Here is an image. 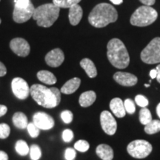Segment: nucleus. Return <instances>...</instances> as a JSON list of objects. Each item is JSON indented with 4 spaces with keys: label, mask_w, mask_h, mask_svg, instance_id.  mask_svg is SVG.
I'll return each mask as SVG.
<instances>
[{
    "label": "nucleus",
    "mask_w": 160,
    "mask_h": 160,
    "mask_svg": "<svg viewBox=\"0 0 160 160\" xmlns=\"http://www.w3.org/2000/svg\"><path fill=\"white\" fill-rule=\"evenodd\" d=\"M31 95L38 105L45 108H53L61 102V91L57 88H47L35 84L31 87Z\"/></svg>",
    "instance_id": "nucleus-1"
},
{
    "label": "nucleus",
    "mask_w": 160,
    "mask_h": 160,
    "mask_svg": "<svg viewBox=\"0 0 160 160\" xmlns=\"http://www.w3.org/2000/svg\"><path fill=\"white\" fill-rule=\"evenodd\" d=\"M118 19V13L113 5L100 3L96 5L88 16V22L95 28H104Z\"/></svg>",
    "instance_id": "nucleus-2"
},
{
    "label": "nucleus",
    "mask_w": 160,
    "mask_h": 160,
    "mask_svg": "<svg viewBox=\"0 0 160 160\" xmlns=\"http://www.w3.org/2000/svg\"><path fill=\"white\" fill-rule=\"evenodd\" d=\"M107 56L113 66L119 69H124L130 63L128 52L124 43L119 39H112L107 45Z\"/></svg>",
    "instance_id": "nucleus-3"
},
{
    "label": "nucleus",
    "mask_w": 160,
    "mask_h": 160,
    "mask_svg": "<svg viewBox=\"0 0 160 160\" xmlns=\"http://www.w3.org/2000/svg\"><path fill=\"white\" fill-rule=\"evenodd\" d=\"M60 8L53 3L44 4L35 8L33 19L40 27L49 28L53 25L59 16Z\"/></svg>",
    "instance_id": "nucleus-4"
},
{
    "label": "nucleus",
    "mask_w": 160,
    "mask_h": 160,
    "mask_svg": "<svg viewBox=\"0 0 160 160\" xmlns=\"http://www.w3.org/2000/svg\"><path fill=\"white\" fill-rule=\"evenodd\" d=\"M157 17V11L151 6H141L132 14L130 22L133 26L145 27L154 22Z\"/></svg>",
    "instance_id": "nucleus-5"
},
{
    "label": "nucleus",
    "mask_w": 160,
    "mask_h": 160,
    "mask_svg": "<svg viewBox=\"0 0 160 160\" xmlns=\"http://www.w3.org/2000/svg\"><path fill=\"white\" fill-rule=\"evenodd\" d=\"M35 8L31 0H15L13 19L17 23H24L33 17Z\"/></svg>",
    "instance_id": "nucleus-6"
},
{
    "label": "nucleus",
    "mask_w": 160,
    "mask_h": 160,
    "mask_svg": "<svg viewBox=\"0 0 160 160\" xmlns=\"http://www.w3.org/2000/svg\"><path fill=\"white\" fill-rule=\"evenodd\" d=\"M141 59L146 64L160 63V37L151 41L141 53Z\"/></svg>",
    "instance_id": "nucleus-7"
},
{
    "label": "nucleus",
    "mask_w": 160,
    "mask_h": 160,
    "mask_svg": "<svg viewBox=\"0 0 160 160\" xmlns=\"http://www.w3.org/2000/svg\"><path fill=\"white\" fill-rule=\"evenodd\" d=\"M153 148L151 144L142 139H137L131 142L127 147L128 153L131 157L137 159H144L149 156Z\"/></svg>",
    "instance_id": "nucleus-8"
},
{
    "label": "nucleus",
    "mask_w": 160,
    "mask_h": 160,
    "mask_svg": "<svg viewBox=\"0 0 160 160\" xmlns=\"http://www.w3.org/2000/svg\"><path fill=\"white\" fill-rule=\"evenodd\" d=\"M11 88L13 94L19 99H26L31 94V88L22 78L16 77L12 80Z\"/></svg>",
    "instance_id": "nucleus-9"
},
{
    "label": "nucleus",
    "mask_w": 160,
    "mask_h": 160,
    "mask_svg": "<svg viewBox=\"0 0 160 160\" xmlns=\"http://www.w3.org/2000/svg\"><path fill=\"white\" fill-rule=\"evenodd\" d=\"M100 123L103 131L108 135H113L117 131V121L109 111H104L102 112L100 114Z\"/></svg>",
    "instance_id": "nucleus-10"
},
{
    "label": "nucleus",
    "mask_w": 160,
    "mask_h": 160,
    "mask_svg": "<svg viewBox=\"0 0 160 160\" xmlns=\"http://www.w3.org/2000/svg\"><path fill=\"white\" fill-rule=\"evenodd\" d=\"M10 48L11 51L21 57H25L29 55L31 47L29 43L22 38H15L10 42Z\"/></svg>",
    "instance_id": "nucleus-11"
},
{
    "label": "nucleus",
    "mask_w": 160,
    "mask_h": 160,
    "mask_svg": "<svg viewBox=\"0 0 160 160\" xmlns=\"http://www.w3.org/2000/svg\"><path fill=\"white\" fill-rule=\"evenodd\" d=\"M33 121L40 130L48 131L53 128L54 126V120L53 117L45 112L36 113L33 117Z\"/></svg>",
    "instance_id": "nucleus-12"
},
{
    "label": "nucleus",
    "mask_w": 160,
    "mask_h": 160,
    "mask_svg": "<svg viewBox=\"0 0 160 160\" xmlns=\"http://www.w3.org/2000/svg\"><path fill=\"white\" fill-rule=\"evenodd\" d=\"M65 60V55L60 48L52 50L45 56V62L47 65L52 68L59 67Z\"/></svg>",
    "instance_id": "nucleus-13"
},
{
    "label": "nucleus",
    "mask_w": 160,
    "mask_h": 160,
    "mask_svg": "<svg viewBox=\"0 0 160 160\" xmlns=\"http://www.w3.org/2000/svg\"><path fill=\"white\" fill-rule=\"evenodd\" d=\"M113 79L119 85L126 87H131L137 83L138 79L135 75L126 72H117L113 75Z\"/></svg>",
    "instance_id": "nucleus-14"
},
{
    "label": "nucleus",
    "mask_w": 160,
    "mask_h": 160,
    "mask_svg": "<svg viewBox=\"0 0 160 160\" xmlns=\"http://www.w3.org/2000/svg\"><path fill=\"white\" fill-rule=\"evenodd\" d=\"M110 108L113 114L118 118H122L126 114L124 102L120 98H114L111 100L110 102Z\"/></svg>",
    "instance_id": "nucleus-15"
},
{
    "label": "nucleus",
    "mask_w": 160,
    "mask_h": 160,
    "mask_svg": "<svg viewBox=\"0 0 160 160\" xmlns=\"http://www.w3.org/2000/svg\"><path fill=\"white\" fill-rule=\"evenodd\" d=\"M83 15V11L81 6L78 5H74L69 8L68 18L71 25L75 26L77 25L80 22Z\"/></svg>",
    "instance_id": "nucleus-16"
},
{
    "label": "nucleus",
    "mask_w": 160,
    "mask_h": 160,
    "mask_svg": "<svg viewBox=\"0 0 160 160\" xmlns=\"http://www.w3.org/2000/svg\"><path fill=\"white\" fill-rule=\"evenodd\" d=\"M80 84H81V79L79 78H73V79L66 82L65 85L62 87L60 91L64 94H71L77 91V89L79 88Z\"/></svg>",
    "instance_id": "nucleus-17"
},
{
    "label": "nucleus",
    "mask_w": 160,
    "mask_h": 160,
    "mask_svg": "<svg viewBox=\"0 0 160 160\" xmlns=\"http://www.w3.org/2000/svg\"><path fill=\"white\" fill-rule=\"evenodd\" d=\"M96 153L98 157L102 160H112L113 158V151L111 146L106 144L98 145L96 149Z\"/></svg>",
    "instance_id": "nucleus-18"
},
{
    "label": "nucleus",
    "mask_w": 160,
    "mask_h": 160,
    "mask_svg": "<svg viewBox=\"0 0 160 160\" xmlns=\"http://www.w3.org/2000/svg\"><path fill=\"white\" fill-rule=\"evenodd\" d=\"M96 99H97V94L94 91H88L84 92L79 97V105L83 108L89 107L94 103Z\"/></svg>",
    "instance_id": "nucleus-19"
},
{
    "label": "nucleus",
    "mask_w": 160,
    "mask_h": 160,
    "mask_svg": "<svg viewBox=\"0 0 160 160\" xmlns=\"http://www.w3.org/2000/svg\"><path fill=\"white\" fill-rule=\"evenodd\" d=\"M80 66L85 70L87 75L90 78H94L97 76V68L93 61H91L90 59L85 58V59H82V61L80 62Z\"/></svg>",
    "instance_id": "nucleus-20"
},
{
    "label": "nucleus",
    "mask_w": 160,
    "mask_h": 160,
    "mask_svg": "<svg viewBox=\"0 0 160 160\" xmlns=\"http://www.w3.org/2000/svg\"><path fill=\"white\" fill-rule=\"evenodd\" d=\"M12 121H13L15 127H17L19 129H25L28 125L27 117L25 113H22V112L15 113L13 116V118H12Z\"/></svg>",
    "instance_id": "nucleus-21"
},
{
    "label": "nucleus",
    "mask_w": 160,
    "mask_h": 160,
    "mask_svg": "<svg viewBox=\"0 0 160 160\" xmlns=\"http://www.w3.org/2000/svg\"><path fill=\"white\" fill-rule=\"evenodd\" d=\"M37 78L42 82L46 85H54L57 82V78L53 73L48 71H40L37 73Z\"/></svg>",
    "instance_id": "nucleus-22"
},
{
    "label": "nucleus",
    "mask_w": 160,
    "mask_h": 160,
    "mask_svg": "<svg viewBox=\"0 0 160 160\" xmlns=\"http://www.w3.org/2000/svg\"><path fill=\"white\" fill-rule=\"evenodd\" d=\"M145 131L148 134H154L160 131L159 120L152 119L148 124L145 126Z\"/></svg>",
    "instance_id": "nucleus-23"
},
{
    "label": "nucleus",
    "mask_w": 160,
    "mask_h": 160,
    "mask_svg": "<svg viewBox=\"0 0 160 160\" xmlns=\"http://www.w3.org/2000/svg\"><path fill=\"white\" fill-rule=\"evenodd\" d=\"M15 149L16 151H17L20 156H26L27 154H28L30 151V148L28 145L27 142L22 139L18 140L17 142L15 145Z\"/></svg>",
    "instance_id": "nucleus-24"
},
{
    "label": "nucleus",
    "mask_w": 160,
    "mask_h": 160,
    "mask_svg": "<svg viewBox=\"0 0 160 160\" xmlns=\"http://www.w3.org/2000/svg\"><path fill=\"white\" fill-rule=\"evenodd\" d=\"M79 2H81V0H53V3L59 8H70Z\"/></svg>",
    "instance_id": "nucleus-25"
},
{
    "label": "nucleus",
    "mask_w": 160,
    "mask_h": 160,
    "mask_svg": "<svg viewBox=\"0 0 160 160\" xmlns=\"http://www.w3.org/2000/svg\"><path fill=\"white\" fill-rule=\"evenodd\" d=\"M152 120V116L149 109L142 108L139 111V121L142 125H146Z\"/></svg>",
    "instance_id": "nucleus-26"
},
{
    "label": "nucleus",
    "mask_w": 160,
    "mask_h": 160,
    "mask_svg": "<svg viewBox=\"0 0 160 160\" xmlns=\"http://www.w3.org/2000/svg\"><path fill=\"white\" fill-rule=\"evenodd\" d=\"M30 157L32 160H39L42 157V151L39 145H32L30 147Z\"/></svg>",
    "instance_id": "nucleus-27"
},
{
    "label": "nucleus",
    "mask_w": 160,
    "mask_h": 160,
    "mask_svg": "<svg viewBox=\"0 0 160 160\" xmlns=\"http://www.w3.org/2000/svg\"><path fill=\"white\" fill-rule=\"evenodd\" d=\"M89 148H90L89 143L86 140H83V139L77 141L74 145V148L76 150H77L78 151H80V152H86L87 151H88Z\"/></svg>",
    "instance_id": "nucleus-28"
},
{
    "label": "nucleus",
    "mask_w": 160,
    "mask_h": 160,
    "mask_svg": "<svg viewBox=\"0 0 160 160\" xmlns=\"http://www.w3.org/2000/svg\"><path fill=\"white\" fill-rule=\"evenodd\" d=\"M11 133V128L6 123L0 124V139H7Z\"/></svg>",
    "instance_id": "nucleus-29"
},
{
    "label": "nucleus",
    "mask_w": 160,
    "mask_h": 160,
    "mask_svg": "<svg viewBox=\"0 0 160 160\" xmlns=\"http://www.w3.org/2000/svg\"><path fill=\"white\" fill-rule=\"evenodd\" d=\"M28 131L30 136L32 138H37L39 137L40 133V129L35 125L33 122L28 123Z\"/></svg>",
    "instance_id": "nucleus-30"
},
{
    "label": "nucleus",
    "mask_w": 160,
    "mask_h": 160,
    "mask_svg": "<svg viewBox=\"0 0 160 160\" xmlns=\"http://www.w3.org/2000/svg\"><path fill=\"white\" fill-rule=\"evenodd\" d=\"M124 106H125V111L130 114H133L136 111L135 104L133 101L131 99H127L124 102Z\"/></svg>",
    "instance_id": "nucleus-31"
},
{
    "label": "nucleus",
    "mask_w": 160,
    "mask_h": 160,
    "mask_svg": "<svg viewBox=\"0 0 160 160\" xmlns=\"http://www.w3.org/2000/svg\"><path fill=\"white\" fill-rule=\"evenodd\" d=\"M61 118L65 124H70L72 121H73V113H72L71 111H68V110H66V111L62 112Z\"/></svg>",
    "instance_id": "nucleus-32"
},
{
    "label": "nucleus",
    "mask_w": 160,
    "mask_h": 160,
    "mask_svg": "<svg viewBox=\"0 0 160 160\" xmlns=\"http://www.w3.org/2000/svg\"><path fill=\"white\" fill-rule=\"evenodd\" d=\"M135 102L139 107L142 108H145L146 106L148 105L149 103L147 98L144 97L142 95H137V97H135Z\"/></svg>",
    "instance_id": "nucleus-33"
},
{
    "label": "nucleus",
    "mask_w": 160,
    "mask_h": 160,
    "mask_svg": "<svg viewBox=\"0 0 160 160\" xmlns=\"http://www.w3.org/2000/svg\"><path fill=\"white\" fill-rule=\"evenodd\" d=\"M62 139L65 142H70L73 139V133L71 130L66 129L62 133Z\"/></svg>",
    "instance_id": "nucleus-34"
},
{
    "label": "nucleus",
    "mask_w": 160,
    "mask_h": 160,
    "mask_svg": "<svg viewBox=\"0 0 160 160\" xmlns=\"http://www.w3.org/2000/svg\"><path fill=\"white\" fill-rule=\"evenodd\" d=\"M76 155V151L75 149L71 148H68L66 149L65 152V157L66 160H73L75 159Z\"/></svg>",
    "instance_id": "nucleus-35"
},
{
    "label": "nucleus",
    "mask_w": 160,
    "mask_h": 160,
    "mask_svg": "<svg viewBox=\"0 0 160 160\" xmlns=\"http://www.w3.org/2000/svg\"><path fill=\"white\" fill-rule=\"evenodd\" d=\"M6 73H7V68L4 64L2 62H0V77L5 76Z\"/></svg>",
    "instance_id": "nucleus-36"
},
{
    "label": "nucleus",
    "mask_w": 160,
    "mask_h": 160,
    "mask_svg": "<svg viewBox=\"0 0 160 160\" xmlns=\"http://www.w3.org/2000/svg\"><path fill=\"white\" fill-rule=\"evenodd\" d=\"M8 111V108L5 105H0V117H3L4 115L6 114Z\"/></svg>",
    "instance_id": "nucleus-37"
},
{
    "label": "nucleus",
    "mask_w": 160,
    "mask_h": 160,
    "mask_svg": "<svg viewBox=\"0 0 160 160\" xmlns=\"http://www.w3.org/2000/svg\"><path fill=\"white\" fill-rule=\"evenodd\" d=\"M139 1L146 6L153 5L156 2V0H139Z\"/></svg>",
    "instance_id": "nucleus-38"
},
{
    "label": "nucleus",
    "mask_w": 160,
    "mask_h": 160,
    "mask_svg": "<svg viewBox=\"0 0 160 160\" xmlns=\"http://www.w3.org/2000/svg\"><path fill=\"white\" fill-rule=\"evenodd\" d=\"M0 160H8V156L5 151H0Z\"/></svg>",
    "instance_id": "nucleus-39"
},
{
    "label": "nucleus",
    "mask_w": 160,
    "mask_h": 160,
    "mask_svg": "<svg viewBox=\"0 0 160 160\" xmlns=\"http://www.w3.org/2000/svg\"><path fill=\"white\" fill-rule=\"evenodd\" d=\"M157 71L156 69H153L150 71V77H151V79H155L157 78Z\"/></svg>",
    "instance_id": "nucleus-40"
},
{
    "label": "nucleus",
    "mask_w": 160,
    "mask_h": 160,
    "mask_svg": "<svg viewBox=\"0 0 160 160\" xmlns=\"http://www.w3.org/2000/svg\"><path fill=\"white\" fill-rule=\"evenodd\" d=\"M156 70L157 71V79L158 81V82L160 83V65H157V68H156Z\"/></svg>",
    "instance_id": "nucleus-41"
},
{
    "label": "nucleus",
    "mask_w": 160,
    "mask_h": 160,
    "mask_svg": "<svg viewBox=\"0 0 160 160\" xmlns=\"http://www.w3.org/2000/svg\"><path fill=\"white\" fill-rule=\"evenodd\" d=\"M110 1H111L113 4H114V5H119L120 4L122 3L123 0H110Z\"/></svg>",
    "instance_id": "nucleus-42"
},
{
    "label": "nucleus",
    "mask_w": 160,
    "mask_h": 160,
    "mask_svg": "<svg viewBox=\"0 0 160 160\" xmlns=\"http://www.w3.org/2000/svg\"><path fill=\"white\" fill-rule=\"evenodd\" d=\"M157 115L159 116V117L160 118V103L158 104L157 107Z\"/></svg>",
    "instance_id": "nucleus-43"
},
{
    "label": "nucleus",
    "mask_w": 160,
    "mask_h": 160,
    "mask_svg": "<svg viewBox=\"0 0 160 160\" xmlns=\"http://www.w3.org/2000/svg\"><path fill=\"white\" fill-rule=\"evenodd\" d=\"M145 87H146V88L150 87V85H148V84H145Z\"/></svg>",
    "instance_id": "nucleus-44"
},
{
    "label": "nucleus",
    "mask_w": 160,
    "mask_h": 160,
    "mask_svg": "<svg viewBox=\"0 0 160 160\" xmlns=\"http://www.w3.org/2000/svg\"><path fill=\"white\" fill-rule=\"evenodd\" d=\"M1 22H2V20H1V19H0V24H1Z\"/></svg>",
    "instance_id": "nucleus-45"
},
{
    "label": "nucleus",
    "mask_w": 160,
    "mask_h": 160,
    "mask_svg": "<svg viewBox=\"0 0 160 160\" xmlns=\"http://www.w3.org/2000/svg\"><path fill=\"white\" fill-rule=\"evenodd\" d=\"M0 1H1V0H0Z\"/></svg>",
    "instance_id": "nucleus-46"
}]
</instances>
